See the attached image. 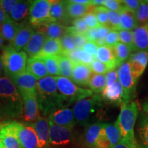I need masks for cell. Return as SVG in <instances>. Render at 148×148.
<instances>
[{
  "label": "cell",
  "mask_w": 148,
  "mask_h": 148,
  "mask_svg": "<svg viewBox=\"0 0 148 148\" xmlns=\"http://www.w3.org/2000/svg\"><path fill=\"white\" fill-rule=\"evenodd\" d=\"M112 148H140L138 146L137 142L132 143V142L128 141L127 140L121 139L119 143L116 144Z\"/></svg>",
  "instance_id": "cell-54"
},
{
  "label": "cell",
  "mask_w": 148,
  "mask_h": 148,
  "mask_svg": "<svg viewBox=\"0 0 148 148\" xmlns=\"http://www.w3.org/2000/svg\"><path fill=\"white\" fill-rule=\"evenodd\" d=\"M119 34V41L122 43L129 46L132 49L134 47V39H133L132 31L125 30V29H120L118 31Z\"/></svg>",
  "instance_id": "cell-44"
},
{
  "label": "cell",
  "mask_w": 148,
  "mask_h": 148,
  "mask_svg": "<svg viewBox=\"0 0 148 148\" xmlns=\"http://www.w3.org/2000/svg\"><path fill=\"white\" fill-rule=\"evenodd\" d=\"M104 123L97 122L85 127V130L81 137L82 147L95 148V143L99 137Z\"/></svg>",
  "instance_id": "cell-17"
},
{
  "label": "cell",
  "mask_w": 148,
  "mask_h": 148,
  "mask_svg": "<svg viewBox=\"0 0 148 148\" xmlns=\"http://www.w3.org/2000/svg\"><path fill=\"white\" fill-rule=\"evenodd\" d=\"M135 17L138 26L148 23V1H140L139 5L135 11Z\"/></svg>",
  "instance_id": "cell-39"
},
{
  "label": "cell",
  "mask_w": 148,
  "mask_h": 148,
  "mask_svg": "<svg viewBox=\"0 0 148 148\" xmlns=\"http://www.w3.org/2000/svg\"><path fill=\"white\" fill-rule=\"evenodd\" d=\"M47 39V38L43 33L37 30L33 33L28 43L23 48V51L29 58H36L41 51Z\"/></svg>",
  "instance_id": "cell-18"
},
{
  "label": "cell",
  "mask_w": 148,
  "mask_h": 148,
  "mask_svg": "<svg viewBox=\"0 0 148 148\" xmlns=\"http://www.w3.org/2000/svg\"><path fill=\"white\" fill-rule=\"evenodd\" d=\"M21 25L22 23H16L8 18L1 25V28H0V33L2 35L3 39L11 44L13 42Z\"/></svg>",
  "instance_id": "cell-30"
},
{
  "label": "cell",
  "mask_w": 148,
  "mask_h": 148,
  "mask_svg": "<svg viewBox=\"0 0 148 148\" xmlns=\"http://www.w3.org/2000/svg\"><path fill=\"white\" fill-rule=\"evenodd\" d=\"M49 17L51 22H65L69 18L66 11V1H51Z\"/></svg>",
  "instance_id": "cell-27"
},
{
  "label": "cell",
  "mask_w": 148,
  "mask_h": 148,
  "mask_svg": "<svg viewBox=\"0 0 148 148\" xmlns=\"http://www.w3.org/2000/svg\"><path fill=\"white\" fill-rule=\"evenodd\" d=\"M90 90L96 95L101 94L106 86V75L103 74L92 73L88 83Z\"/></svg>",
  "instance_id": "cell-34"
},
{
  "label": "cell",
  "mask_w": 148,
  "mask_h": 148,
  "mask_svg": "<svg viewBox=\"0 0 148 148\" xmlns=\"http://www.w3.org/2000/svg\"><path fill=\"white\" fill-rule=\"evenodd\" d=\"M49 125V148H69L73 145V128L56 125L50 121Z\"/></svg>",
  "instance_id": "cell-7"
},
{
  "label": "cell",
  "mask_w": 148,
  "mask_h": 148,
  "mask_svg": "<svg viewBox=\"0 0 148 148\" xmlns=\"http://www.w3.org/2000/svg\"><path fill=\"white\" fill-rule=\"evenodd\" d=\"M122 3L125 7L135 12V11L136 10L139 5L140 1L138 0H123L122 1Z\"/></svg>",
  "instance_id": "cell-55"
},
{
  "label": "cell",
  "mask_w": 148,
  "mask_h": 148,
  "mask_svg": "<svg viewBox=\"0 0 148 148\" xmlns=\"http://www.w3.org/2000/svg\"><path fill=\"white\" fill-rule=\"evenodd\" d=\"M68 32L72 34H85L88 31V27L86 25L83 18H77L73 21V25L68 27Z\"/></svg>",
  "instance_id": "cell-42"
},
{
  "label": "cell",
  "mask_w": 148,
  "mask_h": 148,
  "mask_svg": "<svg viewBox=\"0 0 148 148\" xmlns=\"http://www.w3.org/2000/svg\"><path fill=\"white\" fill-rule=\"evenodd\" d=\"M38 138L39 148H49V119L47 116L40 115L38 118L32 123Z\"/></svg>",
  "instance_id": "cell-16"
},
{
  "label": "cell",
  "mask_w": 148,
  "mask_h": 148,
  "mask_svg": "<svg viewBox=\"0 0 148 148\" xmlns=\"http://www.w3.org/2000/svg\"><path fill=\"white\" fill-rule=\"evenodd\" d=\"M75 123L81 126H87L92 123L101 122L104 119V101L100 95L77 101L72 108Z\"/></svg>",
  "instance_id": "cell-3"
},
{
  "label": "cell",
  "mask_w": 148,
  "mask_h": 148,
  "mask_svg": "<svg viewBox=\"0 0 148 148\" xmlns=\"http://www.w3.org/2000/svg\"><path fill=\"white\" fill-rule=\"evenodd\" d=\"M19 123L10 121L0 124V140L5 148H23L17 136Z\"/></svg>",
  "instance_id": "cell-10"
},
{
  "label": "cell",
  "mask_w": 148,
  "mask_h": 148,
  "mask_svg": "<svg viewBox=\"0 0 148 148\" xmlns=\"http://www.w3.org/2000/svg\"><path fill=\"white\" fill-rule=\"evenodd\" d=\"M1 58L5 75L10 79L26 70L28 59L24 51H16L9 45L3 48Z\"/></svg>",
  "instance_id": "cell-5"
},
{
  "label": "cell",
  "mask_w": 148,
  "mask_h": 148,
  "mask_svg": "<svg viewBox=\"0 0 148 148\" xmlns=\"http://www.w3.org/2000/svg\"><path fill=\"white\" fill-rule=\"evenodd\" d=\"M127 62L133 77L136 81H138L147 66L148 51H135L130 55Z\"/></svg>",
  "instance_id": "cell-12"
},
{
  "label": "cell",
  "mask_w": 148,
  "mask_h": 148,
  "mask_svg": "<svg viewBox=\"0 0 148 148\" xmlns=\"http://www.w3.org/2000/svg\"><path fill=\"white\" fill-rule=\"evenodd\" d=\"M92 72L90 66L81 63L73 64L71 80L77 86H88V83L92 76Z\"/></svg>",
  "instance_id": "cell-19"
},
{
  "label": "cell",
  "mask_w": 148,
  "mask_h": 148,
  "mask_svg": "<svg viewBox=\"0 0 148 148\" xmlns=\"http://www.w3.org/2000/svg\"><path fill=\"white\" fill-rule=\"evenodd\" d=\"M83 19H84L85 23L87 25L88 29L97 28V27L100 26L95 14L91 10L83 17Z\"/></svg>",
  "instance_id": "cell-47"
},
{
  "label": "cell",
  "mask_w": 148,
  "mask_h": 148,
  "mask_svg": "<svg viewBox=\"0 0 148 148\" xmlns=\"http://www.w3.org/2000/svg\"><path fill=\"white\" fill-rule=\"evenodd\" d=\"M74 3H79V4L82 5H92L91 1L90 0H71Z\"/></svg>",
  "instance_id": "cell-57"
},
{
  "label": "cell",
  "mask_w": 148,
  "mask_h": 148,
  "mask_svg": "<svg viewBox=\"0 0 148 148\" xmlns=\"http://www.w3.org/2000/svg\"><path fill=\"white\" fill-rule=\"evenodd\" d=\"M89 66L92 72H93V73L106 75L109 71H110L106 64L100 62V61L97 60V59H95V60L92 61V62L90 64Z\"/></svg>",
  "instance_id": "cell-45"
},
{
  "label": "cell",
  "mask_w": 148,
  "mask_h": 148,
  "mask_svg": "<svg viewBox=\"0 0 148 148\" xmlns=\"http://www.w3.org/2000/svg\"><path fill=\"white\" fill-rule=\"evenodd\" d=\"M36 97L40 112L48 116L57 109L66 107L59 93L54 77L48 76L37 81Z\"/></svg>",
  "instance_id": "cell-2"
},
{
  "label": "cell",
  "mask_w": 148,
  "mask_h": 148,
  "mask_svg": "<svg viewBox=\"0 0 148 148\" xmlns=\"http://www.w3.org/2000/svg\"><path fill=\"white\" fill-rule=\"evenodd\" d=\"M105 75L106 79V86H110L118 81V73L116 69L110 70Z\"/></svg>",
  "instance_id": "cell-52"
},
{
  "label": "cell",
  "mask_w": 148,
  "mask_h": 148,
  "mask_svg": "<svg viewBox=\"0 0 148 148\" xmlns=\"http://www.w3.org/2000/svg\"><path fill=\"white\" fill-rule=\"evenodd\" d=\"M47 118L51 123L60 126L73 128L76 124L73 110L67 107L57 109L49 114Z\"/></svg>",
  "instance_id": "cell-13"
},
{
  "label": "cell",
  "mask_w": 148,
  "mask_h": 148,
  "mask_svg": "<svg viewBox=\"0 0 148 148\" xmlns=\"http://www.w3.org/2000/svg\"><path fill=\"white\" fill-rule=\"evenodd\" d=\"M102 6L109 10L120 12L124 8L122 1L120 0H103Z\"/></svg>",
  "instance_id": "cell-46"
},
{
  "label": "cell",
  "mask_w": 148,
  "mask_h": 148,
  "mask_svg": "<svg viewBox=\"0 0 148 148\" xmlns=\"http://www.w3.org/2000/svg\"><path fill=\"white\" fill-rule=\"evenodd\" d=\"M3 42H4V39H3L2 35L0 33V49H1V48L3 49L4 47H3Z\"/></svg>",
  "instance_id": "cell-60"
},
{
  "label": "cell",
  "mask_w": 148,
  "mask_h": 148,
  "mask_svg": "<svg viewBox=\"0 0 148 148\" xmlns=\"http://www.w3.org/2000/svg\"><path fill=\"white\" fill-rule=\"evenodd\" d=\"M9 16L5 14V12L3 11L2 7H1V3H0V28H1V25L4 23L5 21L8 19Z\"/></svg>",
  "instance_id": "cell-56"
},
{
  "label": "cell",
  "mask_w": 148,
  "mask_h": 148,
  "mask_svg": "<svg viewBox=\"0 0 148 148\" xmlns=\"http://www.w3.org/2000/svg\"><path fill=\"white\" fill-rule=\"evenodd\" d=\"M31 1H18L11 11L9 18L14 22L18 23L28 16Z\"/></svg>",
  "instance_id": "cell-29"
},
{
  "label": "cell",
  "mask_w": 148,
  "mask_h": 148,
  "mask_svg": "<svg viewBox=\"0 0 148 148\" xmlns=\"http://www.w3.org/2000/svg\"><path fill=\"white\" fill-rule=\"evenodd\" d=\"M95 59L106 64L110 70L116 69V67L119 66L114 54L113 47L106 45L98 47Z\"/></svg>",
  "instance_id": "cell-23"
},
{
  "label": "cell",
  "mask_w": 148,
  "mask_h": 148,
  "mask_svg": "<svg viewBox=\"0 0 148 148\" xmlns=\"http://www.w3.org/2000/svg\"><path fill=\"white\" fill-rule=\"evenodd\" d=\"M112 47L119 65L127 61L130 56L131 52L132 51V49L129 46L120 42Z\"/></svg>",
  "instance_id": "cell-37"
},
{
  "label": "cell",
  "mask_w": 148,
  "mask_h": 148,
  "mask_svg": "<svg viewBox=\"0 0 148 148\" xmlns=\"http://www.w3.org/2000/svg\"><path fill=\"white\" fill-rule=\"evenodd\" d=\"M73 36L77 49H82L83 46L88 41L84 34H73Z\"/></svg>",
  "instance_id": "cell-53"
},
{
  "label": "cell",
  "mask_w": 148,
  "mask_h": 148,
  "mask_svg": "<svg viewBox=\"0 0 148 148\" xmlns=\"http://www.w3.org/2000/svg\"><path fill=\"white\" fill-rule=\"evenodd\" d=\"M23 99L15 85L8 77H0V119L21 118Z\"/></svg>",
  "instance_id": "cell-1"
},
{
  "label": "cell",
  "mask_w": 148,
  "mask_h": 148,
  "mask_svg": "<svg viewBox=\"0 0 148 148\" xmlns=\"http://www.w3.org/2000/svg\"><path fill=\"white\" fill-rule=\"evenodd\" d=\"M21 97L23 103L21 118H23L27 124H32L40 116L36 95H27Z\"/></svg>",
  "instance_id": "cell-14"
},
{
  "label": "cell",
  "mask_w": 148,
  "mask_h": 148,
  "mask_svg": "<svg viewBox=\"0 0 148 148\" xmlns=\"http://www.w3.org/2000/svg\"><path fill=\"white\" fill-rule=\"evenodd\" d=\"M123 88L119 81L106 86L101 92V97L104 101L116 105H121L123 99Z\"/></svg>",
  "instance_id": "cell-20"
},
{
  "label": "cell",
  "mask_w": 148,
  "mask_h": 148,
  "mask_svg": "<svg viewBox=\"0 0 148 148\" xmlns=\"http://www.w3.org/2000/svg\"><path fill=\"white\" fill-rule=\"evenodd\" d=\"M98 46L95 42H92L90 41H87L85 43V45L83 46L82 49L85 52H86L88 54L92 56V57L95 58L96 53H97V51L98 49Z\"/></svg>",
  "instance_id": "cell-51"
},
{
  "label": "cell",
  "mask_w": 148,
  "mask_h": 148,
  "mask_svg": "<svg viewBox=\"0 0 148 148\" xmlns=\"http://www.w3.org/2000/svg\"><path fill=\"white\" fill-rule=\"evenodd\" d=\"M34 32V31L33 30L32 25L22 24L13 42L10 44V46L14 48L16 51H21V49H23L28 43L31 36Z\"/></svg>",
  "instance_id": "cell-24"
},
{
  "label": "cell",
  "mask_w": 148,
  "mask_h": 148,
  "mask_svg": "<svg viewBox=\"0 0 148 148\" xmlns=\"http://www.w3.org/2000/svg\"><path fill=\"white\" fill-rule=\"evenodd\" d=\"M91 11L95 14L100 26L107 27L110 28L108 13H107V9L106 8L103 6H93Z\"/></svg>",
  "instance_id": "cell-41"
},
{
  "label": "cell",
  "mask_w": 148,
  "mask_h": 148,
  "mask_svg": "<svg viewBox=\"0 0 148 148\" xmlns=\"http://www.w3.org/2000/svg\"><path fill=\"white\" fill-rule=\"evenodd\" d=\"M62 53L60 40L47 38L44 44L41 51L36 58H42L45 56H58Z\"/></svg>",
  "instance_id": "cell-31"
},
{
  "label": "cell",
  "mask_w": 148,
  "mask_h": 148,
  "mask_svg": "<svg viewBox=\"0 0 148 148\" xmlns=\"http://www.w3.org/2000/svg\"><path fill=\"white\" fill-rule=\"evenodd\" d=\"M92 5H82L74 3L72 1H66V11L68 18L77 19L83 18L92 10Z\"/></svg>",
  "instance_id": "cell-28"
},
{
  "label": "cell",
  "mask_w": 148,
  "mask_h": 148,
  "mask_svg": "<svg viewBox=\"0 0 148 148\" xmlns=\"http://www.w3.org/2000/svg\"><path fill=\"white\" fill-rule=\"evenodd\" d=\"M42 59L47 68L48 74L50 76H60V70L58 60V56H45L40 58Z\"/></svg>",
  "instance_id": "cell-38"
},
{
  "label": "cell",
  "mask_w": 148,
  "mask_h": 148,
  "mask_svg": "<svg viewBox=\"0 0 148 148\" xmlns=\"http://www.w3.org/2000/svg\"><path fill=\"white\" fill-rule=\"evenodd\" d=\"M26 70L34 75L37 80L49 75L45 64L40 58H29L27 60Z\"/></svg>",
  "instance_id": "cell-25"
},
{
  "label": "cell",
  "mask_w": 148,
  "mask_h": 148,
  "mask_svg": "<svg viewBox=\"0 0 148 148\" xmlns=\"http://www.w3.org/2000/svg\"><path fill=\"white\" fill-rule=\"evenodd\" d=\"M17 136L23 148H39L38 136L32 124L20 123Z\"/></svg>",
  "instance_id": "cell-15"
},
{
  "label": "cell",
  "mask_w": 148,
  "mask_h": 148,
  "mask_svg": "<svg viewBox=\"0 0 148 148\" xmlns=\"http://www.w3.org/2000/svg\"><path fill=\"white\" fill-rule=\"evenodd\" d=\"M134 47L133 51H148V23L140 25L132 31Z\"/></svg>",
  "instance_id": "cell-22"
},
{
  "label": "cell",
  "mask_w": 148,
  "mask_h": 148,
  "mask_svg": "<svg viewBox=\"0 0 148 148\" xmlns=\"http://www.w3.org/2000/svg\"><path fill=\"white\" fill-rule=\"evenodd\" d=\"M50 8V0L31 1L29 12V21L31 25L39 27L48 22H51L49 17Z\"/></svg>",
  "instance_id": "cell-9"
},
{
  "label": "cell",
  "mask_w": 148,
  "mask_h": 148,
  "mask_svg": "<svg viewBox=\"0 0 148 148\" xmlns=\"http://www.w3.org/2000/svg\"><path fill=\"white\" fill-rule=\"evenodd\" d=\"M10 79L15 85L21 97L36 95V84L38 80L27 70Z\"/></svg>",
  "instance_id": "cell-11"
},
{
  "label": "cell",
  "mask_w": 148,
  "mask_h": 148,
  "mask_svg": "<svg viewBox=\"0 0 148 148\" xmlns=\"http://www.w3.org/2000/svg\"><path fill=\"white\" fill-rule=\"evenodd\" d=\"M82 148H85V147H82Z\"/></svg>",
  "instance_id": "cell-62"
},
{
  "label": "cell",
  "mask_w": 148,
  "mask_h": 148,
  "mask_svg": "<svg viewBox=\"0 0 148 148\" xmlns=\"http://www.w3.org/2000/svg\"><path fill=\"white\" fill-rule=\"evenodd\" d=\"M58 90L64 103L71 104L72 103L82 100L93 95L91 90L79 87L72 82L71 79L62 76H56Z\"/></svg>",
  "instance_id": "cell-6"
},
{
  "label": "cell",
  "mask_w": 148,
  "mask_h": 148,
  "mask_svg": "<svg viewBox=\"0 0 148 148\" xmlns=\"http://www.w3.org/2000/svg\"><path fill=\"white\" fill-rule=\"evenodd\" d=\"M116 70L118 73V80L122 85L124 92L123 102H130L136 95L138 81L133 77L127 61L120 64Z\"/></svg>",
  "instance_id": "cell-8"
},
{
  "label": "cell",
  "mask_w": 148,
  "mask_h": 148,
  "mask_svg": "<svg viewBox=\"0 0 148 148\" xmlns=\"http://www.w3.org/2000/svg\"><path fill=\"white\" fill-rule=\"evenodd\" d=\"M60 42L63 54H66V53L71 52L77 49L73 34L69 32L66 33L60 38Z\"/></svg>",
  "instance_id": "cell-40"
},
{
  "label": "cell",
  "mask_w": 148,
  "mask_h": 148,
  "mask_svg": "<svg viewBox=\"0 0 148 148\" xmlns=\"http://www.w3.org/2000/svg\"><path fill=\"white\" fill-rule=\"evenodd\" d=\"M119 14L121 19V29L133 31L138 27L134 12L124 6Z\"/></svg>",
  "instance_id": "cell-32"
},
{
  "label": "cell",
  "mask_w": 148,
  "mask_h": 148,
  "mask_svg": "<svg viewBox=\"0 0 148 148\" xmlns=\"http://www.w3.org/2000/svg\"><path fill=\"white\" fill-rule=\"evenodd\" d=\"M68 27L57 22H48L38 27V31L43 33L47 38L60 40L68 32Z\"/></svg>",
  "instance_id": "cell-21"
},
{
  "label": "cell",
  "mask_w": 148,
  "mask_h": 148,
  "mask_svg": "<svg viewBox=\"0 0 148 148\" xmlns=\"http://www.w3.org/2000/svg\"><path fill=\"white\" fill-rule=\"evenodd\" d=\"M120 106V113L114 123L119 129L121 139L136 143L134 127L138 114L137 103L131 101L127 103H121Z\"/></svg>",
  "instance_id": "cell-4"
},
{
  "label": "cell",
  "mask_w": 148,
  "mask_h": 148,
  "mask_svg": "<svg viewBox=\"0 0 148 148\" xmlns=\"http://www.w3.org/2000/svg\"><path fill=\"white\" fill-rule=\"evenodd\" d=\"M58 60L59 70H60V76L71 79L74 64L73 62L70 60L69 57L62 53L58 56Z\"/></svg>",
  "instance_id": "cell-35"
},
{
  "label": "cell",
  "mask_w": 148,
  "mask_h": 148,
  "mask_svg": "<svg viewBox=\"0 0 148 148\" xmlns=\"http://www.w3.org/2000/svg\"><path fill=\"white\" fill-rule=\"evenodd\" d=\"M63 54V53H62ZM66 56L69 57L70 60L75 63H81L89 66L92 63V61L95 60V58L92 56L88 54L82 49H76L75 50L66 53Z\"/></svg>",
  "instance_id": "cell-33"
},
{
  "label": "cell",
  "mask_w": 148,
  "mask_h": 148,
  "mask_svg": "<svg viewBox=\"0 0 148 148\" xmlns=\"http://www.w3.org/2000/svg\"><path fill=\"white\" fill-rule=\"evenodd\" d=\"M0 148H5V147L2 144V143H1H1H0Z\"/></svg>",
  "instance_id": "cell-61"
},
{
  "label": "cell",
  "mask_w": 148,
  "mask_h": 148,
  "mask_svg": "<svg viewBox=\"0 0 148 148\" xmlns=\"http://www.w3.org/2000/svg\"><path fill=\"white\" fill-rule=\"evenodd\" d=\"M107 13H108L110 28L114 30H120L121 29V19H120L119 12L109 10L107 9Z\"/></svg>",
  "instance_id": "cell-43"
},
{
  "label": "cell",
  "mask_w": 148,
  "mask_h": 148,
  "mask_svg": "<svg viewBox=\"0 0 148 148\" xmlns=\"http://www.w3.org/2000/svg\"><path fill=\"white\" fill-rule=\"evenodd\" d=\"M136 138L138 146L140 148H148V116L141 113L136 127Z\"/></svg>",
  "instance_id": "cell-26"
},
{
  "label": "cell",
  "mask_w": 148,
  "mask_h": 148,
  "mask_svg": "<svg viewBox=\"0 0 148 148\" xmlns=\"http://www.w3.org/2000/svg\"><path fill=\"white\" fill-rule=\"evenodd\" d=\"M17 0H1V1H0L3 11L8 16L14 5L17 3Z\"/></svg>",
  "instance_id": "cell-50"
},
{
  "label": "cell",
  "mask_w": 148,
  "mask_h": 148,
  "mask_svg": "<svg viewBox=\"0 0 148 148\" xmlns=\"http://www.w3.org/2000/svg\"><path fill=\"white\" fill-rule=\"evenodd\" d=\"M142 107H143V110L144 112H145L147 114H148V100L145 101V102L143 103Z\"/></svg>",
  "instance_id": "cell-59"
},
{
  "label": "cell",
  "mask_w": 148,
  "mask_h": 148,
  "mask_svg": "<svg viewBox=\"0 0 148 148\" xmlns=\"http://www.w3.org/2000/svg\"><path fill=\"white\" fill-rule=\"evenodd\" d=\"M118 42H119L118 31L110 29L105 38V45L110 46V47H114Z\"/></svg>",
  "instance_id": "cell-49"
},
{
  "label": "cell",
  "mask_w": 148,
  "mask_h": 148,
  "mask_svg": "<svg viewBox=\"0 0 148 148\" xmlns=\"http://www.w3.org/2000/svg\"><path fill=\"white\" fill-rule=\"evenodd\" d=\"M110 142L107 138L106 134H105L104 130L102 127L100 134H99V137H98L97 142L95 143V148H112Z\"/></svg>",
  "instance_id": "cell-48"
},
{
  "label": "cell",
  "mask_w": 148,
  "mask_h": 148,
  "mask_svg": "<svg viewBox=\"0 0 148 148\" xmlns=\"http://www.w3.org/2000/svg\"><path fill=\"white\" fill-rule=\"evenodd\" d=\"M103 128L107 138L110 142L112 147L115 146L116 144H118L121 141V134H120L119 129L117 128L115 123H104Z\"/></svg>",
  "instance_id": "cell-36"
},
{
  "label": "cell",
  "mask_w": 148,
  "mask_h": 148,
  "mask_svg": "<svg viewBox=\"0 0 148 148\" xmlns=\"http://www.w3.org/2000/svg\"><path fill=\"white\" fill-rule=\"evenodd\" d=\"M3 74H4V71H3V66L2 63V60H1V55H0V77L3 76Z\"/></svg>",
  "instance_id": "cell-58"
}]
</instances>
